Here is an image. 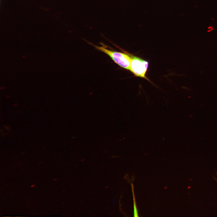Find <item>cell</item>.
I'll return each instance as SVG.
<instances>
[{
  "instance_id": "6da1fadb",
  "label": "cell",
  "mask_w": 217,
  "mask_h": 217,
  "mask_svg": "<svg viewBox=\"0 0 217 217\" xmlns=\"http://www.w3.org/2000/svg\"><path fill=\"white\" fill-rule=\"evenodd\" d=\"M102 46H95L98 50L102 52L109 56L114 62L122 68L127 70L130 69L132 55L124 52H121L110 50L105 46L101 43Z\"/></svg>"
},
{
  "instance_id": "7a4b0ae2",
  "label": "cell",
  "mask_w": 217,
  "mask_h": 217,
  "mask_svg": "<svg viewBox=\"0 0 217 217\" xmlns=\"http://www.w3.org/2000/svg\"><path fill=\"white\" fill-rule=\"evenodd\" d=\"M130 71L135 76L143 78L149 81L146 76L149 65L148 62L132 55Z\"/></svg>"
},
{
  "instance_id": "3957f363",
  "label": "cell",
  "mask_w": 217,
  "mask_h": 217,
  "mask_svg": "<svg viewBox=\"0 0 217 217\" xmlns=\"http://www.w3.org/2000/svg\"><path fill=\"white\" fill-rule=\"evenodd\" d=\"M132 185V189L133 192V202H134V216L135 217H138V210L137 208L136 203L135 202V196L134 195V188L133 184H131Z\"/></svg>"
}]
</instances>
